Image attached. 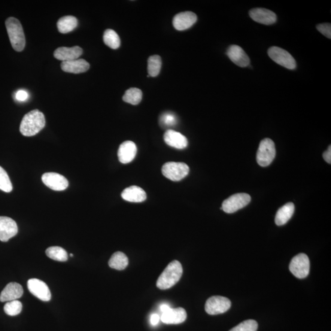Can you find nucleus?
<instances>
[{
	"mask_svg": "<svg viewBox=\"0 0 331 331\" xmlns=\"http://www.w3.org/2000/svg\"><path fill=\"white\" fill-rule=\"evenodd\" d=\"M45 124V117L41 111L35 109L29 112L21 121L20 132L24 136H33L44 129Z\"/></svg>",
	"mask_w": 331,
	"mask_h": 331,
	"instance_id": "f257e3e1",
	"label": "nucleus"
},
{
	"mask_svg": "<svg viewBox=\"0 0 331 331\" xmlns=\"http://www.w3.org/2000/svg\"><path fill=\"white\" fill-rule=\"evenodd\" d=\"M182 274L183 268L181 263L177 260L172 261L158 278L157 287L161 290L171 288L180 281Z\"/></svg>",
	"mask_w": 331,
	"mask_h": 331,
	"instance_id": "f03ea898",
	"label": "nucleus"
},
{
	"mask_svg": "<svg viewBox=\"0 0 331 331\" xmlns=\"http://www.w3.org/2000/svg\"><path fill=\"white\" fill-rule=\"evenodd\" d=\"M6 27L12 47L17 52H21L26 46V37L22 25L19 20L10 17L6 20Z\"/></svg>",
	"mask_w": 331,
	"mask_h": 331,
	"instance_id": "7ed1b4c3",
	"label": "nucleus"
},
{
	"mask_svg": "<svg viewBox=\"0 0 331 331\" xmlns=\"http://www.w3.org/2000/svg\"><path fill=\"white\" fill-rule=\"evenodd\" d=\"M276 155L274 142L272 139L266 138L260 142L257 151V160L258 165L266 167L271 165Z\"/></svg>",
	"mask_w": 331,
	"mask_h": 331,
	"instance_id": "20e7f679",
	"label": "nucleus"
},
{
	"mask_svg": "<svg viewBox=\"0 0 331 331\" xmlns=\"http://www.w3.org/2000/svg\"><path fill=\"white\" fill-rule=\"evenodd\" d=\"M190 168L184 163L168 162L162 167L164 176L172 181H180L189 173Z\"/></svg>",
	"mask_w": 331,
	"mask_h": 331,
	"instance_id": "39448f33",
	"label": "nucleus"
},
{
	"mask_svg": "<svg viewBox=\"0 0 331 331\" xmlns=\"http://www.w3.org/2000/svg\"><path fill=\"white\" fill-rule=\"evenodd\" d=\"M251 197L247 193H237L224 200L221 209L227 214H233L247 206Z\"/></svg>",
	"mask_w": 331,
	"mask_h": 331,
	"instance_id": "423d86ee",
	"label": "nucleus"
},
{
	"mask_svg": "<svg viewBox=\"0 0 331 331\" xmlns=\"http://www.w3.org/2000/svg\"><path fill=\"white\" fill-rule=\"evenodd\" d=\"M290 271L297 278L302 279L308 277L310 272V261L307 254H297L291 260Z\"/></svg>",
	"mask_w": 331,
	"mask_h": 331,
	"instance_id": "0eeeda50",
	"label": "nucleus"
},
{
	"mask_svg": "<svg viewBox=\"0 0 331 331\" xmlns=\"http://www.w3.org/2000/svg\"><path fill=\"white\" fill-rule=\"evenodd\" d=\"M268 55L273 61L285 68L294 69L296 67V61L293 57L283 48L271 47L269 48Z\"/></svg>",
	"mask_w": 331,
	"mask_h": 331,
	"instance_id": "6e6552de",
	"label": "nucleus"
},
{
	"mask_svg": "<svg viewBox=\"0 0 331 331\" xmlns=\"http://www.w3.org/2000/svg\"><path fill=\"white\" fill-rule=\"evenodd\" d=\"M232 302L227 297L215 296L209 298L206 302L205 311L208 314L215 315L223 314L230 309Z\"/></svg>",
	"mask_w": 331,
	"mask_h": 331,
	"instance_id": "1a4fd4ad",
	"label": "nucleus"
},
{
	"mask_svg": "<svg viewBox=\"0 0 331 331\" xmlns=\"http://www.w3.org/2000/svg\"><path fill=\"white\" fill-rule=\"evenodd\" d=\"M30 292L42 301H49L51 293L47 284L37 278L30 279L27 283Z\"/></svg>",
	"mask_w": 331,
	"mask_h": 331,
	"instance_id": "9d476101",
	"label": "nucleus"
},
{
	"mask_svg": "<svg viewBox=\"0 0 331 331\" xmlns=\"http://www.w3.org/2000/svg\"><path fill=\"white\" fill-rule=\"evenodd\" d=\"M42 181L46 186L54 191H63L68 187L67 179L56 172L45 173L42 176Z\"/></svg>",
	"mask_w": 331,
	"mask_h": 331,
	"instance_id": "9b49d317",
	"label": "nucleus"
},
{
	"mask_svg": "<svg viewBox=\"0 0 331 331\" xmlns=\"http://www.w3.org/2000/svg\"><path fill=\"white\" fill-rule=\"evenodd\" d=\"M17 224L14 220L8 217H0V241L8 242L17 235Z\"/></svg>",
	"mask_w": 331,
	"mask_h": 331,
	"instance_id": "f8f14e48",
	"label": "nucleus"
},
{
	"mask_svg": "<svg viewBox=\"0 0 331 331\" xmlns=\"http://www.w3.org/2000/svg\"><path fill=\"white\" fill-rule=\"evenodd\" d=\"M197 16L193 12L187 11L179 13L173 19V26L179 31H183L192 27L196 22Z\"/></svg>",
	"mask_w": 331,
	"mask_h": 331,
	"instance_id": "ddd939ff",
	"label": "nucleus"
},
{
	"mask_svg": "<svg viewBox=\"0 0 331 331\" xmlns=\"http://www.w3.org/2000/svg\"><path fill=\"white\" fill-rule=\"evenodd\" d=\"M226 54L230 59L240 67H247L250 64V59L247 54L239 45H231L227 48Z\"/></svg>",
	"mask_w": 331,
	"mask_h": 331,
	"instance_id": "4468645a",
	"label": "nucleus"
},
{
	"mask_svg": "<svg viewBox=\"0 0 331 331\" xmlns=\"http://www.w3.org/2000/svg\"><path fill=\"white\" fill-rule=\"evenodd\" d=\"M252 19L264 25H272L277 21V16L272 11L264 8H254L249 13Z\"/></svg>",
	"mask_w": 331,
	"mask_h": 331,
	"instance_id": "2eb2a0df",
	"label": "nucleus"
},
{
	"mask_svg": "<svg viewBox=\"0 0 331 331\" xmlns=\"http://www.w3.org/2000/svg\"><path fill=\"white\" fill-rule=\"evenodd\" d=\"M187 317L185 310L182 308L170 309L161 316V321L167 324H178L184 323Z\"/></svg>",
	"mask_w": 331,
	"mask_h": 331,
	"instance_id": "dca6fc26",
	"label": "nucleus"
},
{
	"mask_svg": "<svg viewBox=\"0 0 331 331\" xmlns=\"http://www.w3.org/2000/svg\"><path fill=\"white\" fill-rule=\"evenodd\" d=\"M136 154H137V147L134 142L130 141L124 142L118 148V160L121 163H129L135 159Z\"/></svg>",
	"mask_w": 331,
	"mask_h": 331,
	"instance_id": "f3484780",
	"label": "nucleus"
},
{
	"mask_svg": "<svg viewBox=\"0 0 331 331\" xmlns=\"http://www.w3.org/2000/svg\"><path fill=\"white\" fill-rule=\"evenodd\" d=\"M164 140L167 144L177 149H184L188 145L186 137L174 130H168L164 134Z\"/></svg>",
	"mask_w": 331,
	"mask_h": 331,
	"instance_id": "a211bd4d",
	"label": "nucleus"
},
{
	"mask_svg": "<svg viewBox=\"0 0 331 331\" xmlns=\"http://www.w3.org/2000/svg\"><path fill=\"white\" fill-rule=\"evenodd\" d=\"M83 50L80 47H61L57 48L54 53V57L62 62H69L78 59L82 56Z\"/></svg>",
	"mask_w": 331,
	"mask_h": 331,
	"instance_id": "6ab92c4d",
	"label": "nucleus"
},
{
	"mask_svg": "<svg viewBox=\"0 0 331 331\" xmlns=\"http://www.w3.org/2000/svg\"><path fill=\"white\" fill-rule=\"evenodd\" d=\"M23 290L19 284L11 282L8 284L0 294V301L10 302L17 300L22 296Z\"/></svg>",
	"mask_w": 331,
	"mask_h": 331,
	"instance_id": "aec40b11",
	"label": "nucleus"
},
{
	"mask_svg": "<svg viewBox=\"0 0 331 331\" xmlns=\"http://www.w3.org/2000/svg\"><path fill=\"white\" fill-rule=\"evenodd\" d=\"M61 68L63 71L69 73L80 74L89 70L90 64L84 59H77L69 62H63Z\"/></svg>",
	"mask_w": 331,
	"mask_h": 331,
	"instance_id": "412c9836",
	"label": "nucleus"
},
{
	"mask_svg": "<svg viewBox=\"0 0 331 331\" xmlns=\"http://www.w3.org/2000/svg\"><path fill=\"white\" fill-rule=\"evenodd\" d=\"M121 197L126 201L141 202L146 199L147 194L142 188L134 185L125 188L121 193Z\"/></svg>",
	"mask_w": 331,
	"mask_h": 331,
	"instance_id": "4be33fe9",
	"label": "nucleus"
},
{
	"mask_svg": "<svg viewBox=\"0 0 331 331\" xmlns=\"http://www.w3.org/2000/svg\"><path fill=\"white\" fill-rule=\"evenodd\" d=\"M294 212V205L292 202H288L278 209L276 214L275 221L278 226L284 225L292 217Z\"/></svg>",
	"mask_w": 331,
	"mask_h": 331,
	"instance_id": "5701e85b",
	"label": "nucleus"
},
{
	"mask_svg": "<svg viewBox=\"0 0 331 331\" xmlns=\"http://www.w3.org/2000/svg\"><path fill=\"white\" fill-rule=\"evenodd\" d=\"M78 21L74 16H68L60 18L58 21V30L61 33H68L73 31L77 28Z\"/></svg>",
	"mask_w": 331,
	"mask_h": 331,
	"instance_id": "b1692460",
	"label": "nucleus"
},
{
	"mask_svg": "<svg viewBox=\"0 0 331 331\" xmlns=\"http://www.w3.org/2000/svg\"><path fill=\"white\" fill-rule=\"evenodd\" d=\"M129 258L123 252L117 251L112 254L109 261V266L110 268L118 271H121L129 265Z\"/></svg>",
	"mask_w": 331,
	"mask_h": 331,
	"instance_id": "393cba45",
	"label": "nucleus"
},
{
	"mask_svg": "<svg viewBox=\"0 0 331 331\" xmlns=\"http://www.w3.org/2000/svg\"><path fill=\"white\" fill-rule=\"evenodd\" d=\"M105 44L112 49H117L120 45L119 36L113 30H106L103 35Z\"/></svg>",
	"mask_w": 331,
	"mask_h": 331,
	"instance_id": "a878e982",
	"label": "nucleus"
},
{
	"mask_svg": "<svg viewBox=\"0 0 331 331\" xmlns=\"http://www.w3.org/2000/svg\"><path fill=\"white\" fill-rule=\"evenodd\" d=\"M142 98V92L137 88H131L127 90L123 96L124 102L131 105H137L141 103Z\"/></svg>",
	"mask_w": 331,
	"mask_h": 331,
	"instance_id": "bb28decb",
	"label": "nucleus"
},
{
	"mask_svg": "<svg viewBox=\"0 0 331 331\" xmlns=\"http://www.w3.org/2000/svg\"><path fill=\"white\" fill-rule=\"evenodd\" d=\"M47 256L50 259L55 261L65 262L68 260L67 252L62 247H51L48 248L45 251Z\"/></svg>",
	"mask_w": 331,
	"mask_h": 331,
	"instance_id": "cd10ccee",
	"label": "nucleus"
},
{
	"mask_svg": "<svg viewBox=\"0 0 331 331\" xmlns=\"http://www.w3.org/2000/svg\"><path fill=\"white\" fill-rule=\"evenodd\" d=\"M162 68V59L159 56H152L148 60V72L150 77H157Z\"/></svg>",
	"mask_w": 331,
	"mask_h": 331,
	"instance_id": "c85d7f7f",
	"label": "nucleus"
},
{
	"mask_svg": "<svg viewBox=\"0 0 331 331\" xmlns=\"http://www.w3.org/2000/svg\"><path fill=\"white\" fill-rule=\"evenodd\" d=\"M22 310V303L19 300H14L8 302L4 306V311L8 315L16 316L20 314Z\"/></svg>",
	"mask_w": 331,
	"mask_h": 331,
	"instance_id": "c756f323",
	"label": "nucleus"
},
{
	"mask_svg": "<svg viewBox=\"0 0 331 331\" xmlns=\"http://www.w3.org/2000/svg\"><path fill=\"white\" fill-rule=\"evenodd\" d=\"M0 190L6 193H10L13 190L10 177L5 170L0 166Z\"/></svg>",
	"mask_w": 331,
	"mask_h": 331,
	"instance_id": "7c9ffc66",
	"label": "nucleus"
},
{
	"mask_svg": "<svg viewBox=\"0 0 331 331\" xmlns=\"http://www.w3.org/2000/svg\"><path fill=\"white\" fill-rule=\"evenodd\" d=\"M258 327V323L253 320H248L242 322L230 331H257Z\"/></svg>",
	"mask_w": 331,
	"mask_h": 331,
	"instance_id": "2f4dec72",
	"label": "nucleus"
},
{
	"mask_svg": "<svg viewBox=\"0 0 331 331\" xmlns=\"http://www.w3.org/2000/svg\"><path fill=\"white\" fill-rule=\"evenodd\" d=\"M161 125L164 128L172 127L177 123V117L172 112H165L160 118Z\"/></svg>",
	"mask_w": 331,
	"mask_h": 331,
	"instance_id": "473e14b6",
	"label": "nucleus"
},
{
	"mask_svg": "<svg viewBox=\"0 0 331 331\" xmlns=\"http://www.w3.org/2000/svg\"><path fill=\"white\" fill-rule=\"evenodd\" d=\"M317 29L321 34L326 36L327 38H331V26L330 23H321L317 26Z\"/></svg>",
	"mask_w": 331,
	"mask_h": 331,
	"instance_id": "72a5a7b5",
	"label": "nucleus"
},
{
	"mask_svg": "<svg viewBox=\"0 0 331 331\" xmlns=\"http://www.w3.org/2000/svg\"><path fill=\"white\" fill-rule=\"evenodd\" d=\"M15 96H16V99L17 101L23 102L28 99L29 95V93L27 92V91L24 90H19L17 91Z\"/></svg>",
	"mask_w": 331,
	"mask_h": 331,
	"instance_id": "f704fd0d",
	"label": "nucleus"
},
{
	"mask_svg": "<svg viewBox=\"0 0 331 331\" xmlns=\"http://www.w3.org/2000/svg\"><path fill=\"white\" fill-rule=\"evenodd\" d=\"M160 317L157 314H154L150 317V323L152 326H156L159 323Z\"/></svg>",
	"mask_w": 331,
	"mask_h": 331,
	"instance_id": "c9c22d12",
	"label": "nucleus"
},
{
	"mask_svg": "<svg viewBox=\"0 0 331 331\" xmlns=\"http://www.w3.org/2000/svg\"><path fill=\"white\" fill-rule=\"evenodd\" d=\"M323 159L328 163H331V146L328 148V149L325 151L323 155Z\"/></svg>",
	"mask_w": 331,
	"mask_h": 331,
	"instance_id": "e433bc0d",
	"label": "nucleus"
},
{
	"mask_svg": "<svg viewBox=\"0 0 331 331\" xmlns=\"http://www.w3.org/2000/svg\"><path fill=\"white\" fill-rule=\"evenodd\" d=\"M170 309H171V308L167 304H163L160 306V311L162 312V314L168 311Z\"/></svg>",
	"mask_w": 331,
	"mask_h": 331,
	"instance_id": "4c0bfd02",
	"label": "nucleus"
},
{
	"mask_svg": "<svg viewBox=\"0 0 331 331\" xmlns=\"http://www.w3.org/2000/svg\"><path fill=\"white\" fill-rule=\"evenodd\" d=\"M70 256H71V257H74V255H73V254H70Z\"/></svg>",
	"mask_w": 331,
	"mask_h": 331,
	"instance_id": "58836bf2",
	"label": "nucleus"
}]
</instances>
